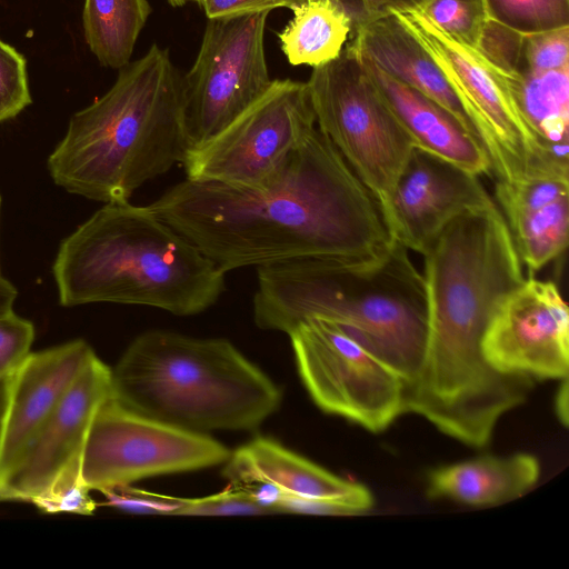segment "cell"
<instances>
[{"mask_svg":"<svg viewBox=\"0 0 569 569\" xmlns=\"http://www.w3.org/2000/svg\"><path fill=\"white\" fill-rule=\"evenodd\" d=\"M149 207L226 273L369 257L392 241L378 202L318 127L261 187L186 178Z\"/></svg>","mask_w":569,"mask_h":569,"instance_id":"6da1fadb","label":"cell"},{"mask_svg":"<svg viewBox=\"0 0 569 569\" xmlns=\"http://www.w3.org/2000/svg\"><path fill=\"white\" fill-rule=\"evenodd\" d=\"M421 256L426 343L407 389L406 413L483 448L498 421L526 401L533 382L493 370L481 351L492 316L526 279L522 262L495 201L458 216Z\"/></svg>","mask_w":569,"mask_h":569,"instance_id":"7a4b0ae2","label":"cell"},{"mask_svg":"<svg viewBox=\"0 0 569 569\" xmlns=\"http://www.w3.org/2000/svg\"><path fill=\"white\" fill-rule=\"evenodd\" d=\"M408 251L392 240L375 256L259 267L253 321L287 335L307 318L332 321L408 389L422 361L427 328L425 280Z\"/></svg>","mask_w":569,"mask_h":569,"instance_id":"3957f363","label":"cell"},{"mask_svg":"<svg viewBox=\"0 0 569 569\" xmlns=\"http://www.w3.org/2000/svg\"><path fill=\"white\" fill-rule=\"evenodd\" d=\"M189 149L182 76L153 43L119 69L112 87L76 112L48 158L54 183L102 201H129L142 184L181 163Z\"/></svg>","mask_w":569,"mask_h":569,"instance_id":"277c9868","label":"cell"},{"mask_svg":"<svg viewBox=\"0 0 569 569\" xmlns=\"http://www.w3.org/2000/svg\"><path fill=\"white\" fill-rule=\"evenodd\" d=\"M53 276L59 302H111L201 313L226 290V272L149 206L107 202L62 240Z\"/></svg>","mask_w":569,"mask_h":569,"instance_id":"5b68a950","label":"cell"},{"mask_svg":"<svg viewBox=\"0 0 569 569\" xmlns=\"http://www.w3.org/2000/svg\"><path fill=\"white\" fill-rule=\"evenodd\" d=\"M111 396L143 416L186 430L251 431L280 407L282 392L224 338L152 329L111 369Z\"/></svg>","mask_w":569,"mask_h":569,"instance_id":"8992f818","label":"cell"},{"mask_svg":"<svg viewBox=\"0 0 569 569\" xmlns=\"http://www.w3.org/2000/svg\"><path fill=\"white\" fill-rule=\"evenodd\" d=\"M317 127L387 210L396 182L417 147L361 62L345 49L313 68L306 82Z\"/></svg>","mask_w":569,"mask_h":569,"instance_id":"52a82bcc","label":"cell"},{"mask_svg":"<svg viewBox=\"0 0 569 569\" xmlns=\"http://www.w3.org/2000/svg\"><path fill=\"white\" fill-rule=\"evenodd\" d=\"M431 57L459 99L486 150L496 181L547 174L522 121L503 71L442 31L417 7L392 10Z\"/></svg>","mask_w":569,"mask_h":569,"instance_id":"ba28073f","label":"cell"},{"mask_svg":"<svg viewBox=\"0 0 569 569\" xmlns=\"http://www.w3.org/2000/svg\"><path fill=\"white\" fill-rule=\"evenodd\" d=\"M288 336L299 378L323 412L373 433L406 413L405 381L335 322L307 318Z\"/></svg>","mask_w":569,"mask_h":569,"instance_id":"9c48e42d","label":"cell"},{"mask_svg":"<svg viewBox=\"0 0 569 569\" xmlns=\"http://www.w3.org/2000/svg\"><path fill=\"white\" fill-rule=\"evenodd\" d=\"M316 127L307 83L274 79L221 131L187 150L186 178L261 187Z\"/></svg>","mask_w":569,"mask_h":569,"instance_id":"30bf717a","label":"cell"},{"mask_svg":"<svg viewBox=\"0 0 569 569\" xmlns=\"http://www.w3.org/2000/svg\"><path fill=\"white\" fill-rule=\"evenodd\" d=\"M230 453L209 435L143 416L110 396L91 422L82 477L90 490H117L151 477L223 465Z\"/></svg>","mask_w":569,"mask_h":569,"instance_id":"8fae6325","label":"cell"},{"mask_svg":"<svg viewBox=\"0 0 569 569\" xmlns=\"http://www.w3.org/2000/svg\"><path fill=\"white\" fill-rule=\"evenodd\" d=\"M269 13L208 20L196 60L182 76L189 148L221 131L271 83L264 50Z\"/></svg>","mask_w":569,"mask_h":569,"instance_id":"7c38bea8","label":"cell"},{"mask_svg":"<svg viewBox=\"0 0 569 569\" xmlns=\"http://www.w3.org/2000/svg\"><path fill=\"white\" fill-rule=\"evenodd\" d=\"M481 351L487 363L506 376L568 377L569 310L557 284L525 279L492 316Z\"/></svg>","mask_w":569,"mask_h":569,"instance_id":"4fadbf2b","label":"cell"},{"mask_svg":"<svg viewBox=\"0 0 569 569\" xmlns=\"http://www.w3.org/2000/svg\"><path fill=\"white\" fill-rule=\"evenodd\" d=\"M111 390V368L94 353L58 407L0 477V502H30L63 468L82 456L93 417Z\"/></svg>","mask_w":569,"mask_h":569,"instance_id":"5bb4252c","label":"cell"},{"mask_svg":"<svg viewBox=\"0 0 569 569\" xmlns=\"http://www.w3.org/2000/svg\"><path fill=\"white\" fill-rule=\"evenodd\" d=\"M479 177L416 147L383 212L390 238L423 254L453 219L493 201Z\"/></svg>","mask_w":569,"mask_h":569,"instance_id":"9a60e30c","label":"cell"},{"mask_svg":"<svg viewBox=\"0 0 569 569\" xmlns=\"http://www.w3.org/2000/svg\"><path fill=\"white\" fill-rule=\"evenodd\" d=\"M94 353L87 341L76 339L29 352L8 376L0 428V477L58 407Z\"/></svg>","mask_w":569,"mask_h":569,"instance_id":"2e32d148","label":"cell"},{"mask_svg":"<svg viewBox=\"0 0 569 569\" xmlns=\"http://www.w3.org/2000/svg\"><path fill=\"white\" fill-rule=\"evenodd\" d=\"M222 476L234 485L269 483L283 495L342 500L367 512L373 496L363 485L341 478L268 437H254L231 451Z\"/></svg>","mask_w":569,"mask_h":569,"instance_id":"e0dca14e","label":"cell"},{"mask_svg":"<svg viewBox=\"0 0 569 569\" xmlns=\"http://www.w3.org/2000/svg\"><path fill=\"white\" fill-rule=\"evenodd\" d=\"M495 198L517 252L536 272L559 257L568 244L569 179L535 177L495 182Z\"/></svg>","mask_w":569,"mask_h":569,"instance_id":"ac0fdd59","label":"cell"},{"mask_svg":"<svg viewBox=\"0 0 569 569\" xmlns=\"http://www.w3.org/2000/svg\"><path fill=\"white\" fill-rule=\"evenodd\" d=\"M345 50L425 94L476 136L441 70L392 11L357 22Z\"/></svg>","mask_w":569,"mask_h":569,"instance_id":"d6986e66","label":"cell"},{"mask_svg":"<svg viewBox=\"0 0 569 569\" xmlns=\"http://www.w3.org/2000/svg\"><path fill=\"white\" fill-rule=\"evenodd\" d=\"M359 61L408 130L417 148L439 156L475 174L491 176L490 161L479 139L447 110L419 91L388 76L371 62Z\"/></svg>","mask_w":569,"mask_h":569,"instance_id":"ffe728a7","label":"cell"},{"mask_svg":"<svg viewBox=\"0 0 569 569\" xmlns=\"http://www.w3.org/2000/svg\"><path fill=\"white\" fill-rule=\"evenodd\" d=\"M539 460L529 453L481 456L431 470L427 496L488 507L517 499L540 477Z\"/></svg>","mask_w":569,"mask_h":569,"instance_id":"44dd1931","label":"cell"},{"mask_svg":"<svg viewBox=\"0 0 569 569\" xmlns=\"http://www.w3.org/2000/svg\"><path fill=\"white\" fill-rule=\"evenodd\" d=\"M506 80L546 172L569 179V66Z\"/></svg>","mask_w":569,"mask_h":569,"instance_id":"7402d4cb","label":"cell"},{"mask_svg":"<svg viewBox=\"0 0 569 569\" xmlns=\"http://www.w3.org/2000/svg\"><path fill=\"white\" fill-rule=\"evenodd\" d=\"M291 10V20L278 34L281 51L290 64L316 68L342 53L355 21L341 3L303 0Z\"/></svg>","mask_w":569,"mask_h":569,"instance_id":"603a6c76","label":"cell"},{"mask_svg":"<svg viewBox=\"0 0 569 569\" xmlns=\"http://www.w3.org/2000/svg\"><path fill=\"white\" fill-rule=\"evenodd\" d=\"M151 11L148 0H84V39L101 66L120 69L130 62Z\"/></svg>","mask_w":569,"mask_h":569,"instance_id":"cb8c5ba5","label":"cell"},{"mask_svg":"<svg viewBox=\"0 0 569 569\" xmlns=\"http://www.w3.org/2000/svg\"><path fill=\"white\" fill-rule=\"evenodd\" d=\"M489 20L528 37L569 27V0H483Z\"/></svg>","mask_w":569,"mask_h":569,"instance_id":"d4e9b609","label":"cell"},{"mask_svg":"<svg viewBox=\"0 0 569 569\" xmlns=\"http://www.w3.org/2000/svg\"><path fill=\"white\" fill-rule=\"evenodd\" d=\"M417 7L448 36L473 50L489 23L483 0H421Z\"/></svg>","mask_w":569,"mask_h":569,"instance_id":"484cf974","label":"cell"},{"mask_svg":"<svg viewBox=\"0 0 569 569\" xmlns=\"http://www.w3.org/2000/svg\"><path fill=\"white\" fill-rule=\"evenodd\" d=\"M82 477V456L72 460L52 483L30 502L44 513L69 512L90 516L97 502Z\"/></svg>","mask_w":569,"mask_h":569,"instance_id":"4316f807","label":"cell"},{"mask_svg":"<svg viewBox=\"0 0 569 569\" xmlns=\"http://www.w3.org/2000/svg\"><path fill=\"white\" fill-rule=\"evenodd\" d=\"M30 103L27 61L0 40V123L14 118Z\"/></svg>","mask_w":569,"mask_h":569,"instance_id":"83f0119b","label":"cell"},{"mask_svg":"<svg viewBox=\"0 0 569 569\" xmlns=\"http://www.w3.org/2000/svg\"><path fill=\"white\" fill-rule=\"evenodd\" d=\"M176 516H257L273 513L240 485L202 498H177Z\"/></svg>","mask_w":569,"mask_h":569,"instance_id":"f1b7e54d","label":"cell"},{"mask_svg":"<svg viewBox=\"0 0 569 569\" xmlns=\"http://www.w3.org/2000/svg\"><path fill=\"white\" fill-rule=\"evenodd\" d=\"M568 66L569 27L525 37L520 73L546 72Z\"/></svg>","mask_w":569,"mask_h":569,"instance_id":"f546056e","label":"cell"},{"mask_svg":"<svg viewBox=\"0 0 569 569\" xmlns=\"http://www.w3.org/2000/svg\"><path fill=\"white\" fill-rule=\"evenodd\" d=\"M33 339L31 321L13 310L0 315V379L8 377L29 355Z\"/></svg>","mask_w":569,"mask_h":569,"instance_id":"4dcf8cb0","label":"cell"},{"mask_svg":"<svg viewBox=\"0 0 569 569\" xmlns=\"http://www.w3.org/2000/svg\"><path fill=\"white\" fill-rule=\"evenodd\" d=\"M123 493L116 490H103L106 505L116 509L139 515H173L179 507L177 497H164L148 493L138 489H121Z\"/></svg>","mask_w":569,"mask_h":569,"instance_id":"1f68e13d","label":"cell"},{"mask_svg":"<svg viewBox=\"0 0 569 569\" xmlns=\"http://www.w3.org/2000/svg\"><path fill=\"white\" fill-rule=\"evenodd\" d=\"M208 20H228L293 6L289 0H202Z\"/></svg>","mask_w":569,"mask_h":569,"instance_id":"d6a6232c","label":"cell"},{"mask_svg":"<svg viewBox=\"0 0 569 569\" xmlns=\"http://www.w3.org/2000/svg\"><path fill=\"white\" fill-rule=\"evenodd\" d=\"M277 512L316 516H352L362 513L355 505L342 500L305 499L283 495L276 506Z\"/></svg>","mask_w":569,"mask_h":569,"instance_id":"836d02e7","label":"cell"},{"mask_svg":"<svg viewBox=\"0 0 569 569\" xmlns=\"http://www.w3.org/2000/svg\"><path fill=\"white\" fill-rule=\"evenodd\" d=\"M420 1L421 0H361L365 13L363 18L412 7Z\"/></svg>","mask_w":569,"mask_h":569,"instance_id":"e575fe53","label":"cell"},{"mask_svg":"<svg viewBox=\"0 0 569 569\" xmlns=\"http://www.w3.org/2000/svg\"><path fill=\"white\" fill-rule=\"evenodd\" d=\"M560 387L558 389L557 396H556V402L555 408L557 412V417L559 421L562 423L563 427L568 426L569 420V405H568V377L560 380Z\"/></svg>","mask_w":569,"mask_h":569,"instance_id":"d590c367","label":"cell"},{"mask_svg":"<svg viewBox=\"0 0 569 569\" xmlns=\"http://www.w3.org/2000/svg\"><path fill=\"white\" fill-rule=\"evenodd\" d=\"M17 296L16 287L0 273V315L12 310Z\"/></svg>","mask_w":569,"mask_h":569,"instance_id":"8d00e7d4","label":"cell"},{"mask_svg":"<svg viewBox=\"0 0 569 569\" xmlns=\"http://www.w3.org/2000/svg\"><path fill=\"white\" fill-rule=\"evenodd\" d=\"M339 3H341L345 9L350 13L352 17L355 24L359 22L363 17V8L361 0H336Z\"/></svg>","mask_w":569,"mask_h":569,"instance_id":"74e56055","label":"cell"},{"mask_svg":"<svg viewBox=\"0 0 569 569\" xmlns=\"http://www.w3.org/2000/svg\"><path fill=\"white\" fill-rule=\"evenodd\" d=\"M167 1L169 2L170 6H172L174 8L183 7L188 2H194V0H167Z\"/></svg>","mask_w":569,"mask_h":569,"instance_id":"f35d334b","label":"cell"},{"mask_svg":"<svg viewBox=\"0 0 569 569\" xmlns=\"http://www.w3.org/2000/svg\"><path fill=\"white\" fill-rule=\"evenodd\" d=\"M289 1L292 3V6H296L297 3H299V2H301L303 0H289Z\"/></svg>","mask_w":569,"mask_h":569,"instance_id":"ab89813d","label":"cell"},{"mask_svg":"<svg viewBox=\"0 0 569 569\" xmlns=\"http://www.w3.org/2000/svg\"><path fill=\"white\" fill-rule=\"evenodd\" d=\"M194 2L200 7L202 0H194Z\"/></svg>","mask_w":569,"mask_h":569,"instance_id":"60d3db41","label":"cell"},{"mask_svg":"<svg viewBox=\"0 0 569 569\" xmlns=\"http://www.w3.org/2000/svg\"><path fill=\"white\" fill-rule=\"evenodd\" d=\"M0 204H1V198H0Z\"/></svg>","mask_w":569,"mask_h":569,"instance_id":"b9f144b4","label":"cell"}]
</instances>
